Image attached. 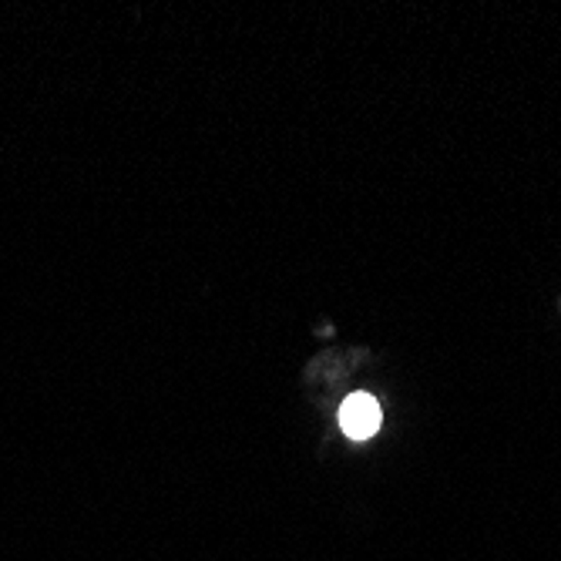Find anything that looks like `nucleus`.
Segmentation results:
<instances>
[{"mask_svg": "<svg viewBox=\"0 0 561 561\" xmlns=\"http://www.w3.org/2000/svg\"><path fill=\"white\" fill-rule=\"evenodd\" d=\"M383 424L380 403L370 393H350L340 407V427L350 440H370Z\"/></svg>", "mask_w": 561, "mask_h": 561, "instance_id": "obj_1", "label": "nucleus"}]
</instances>
